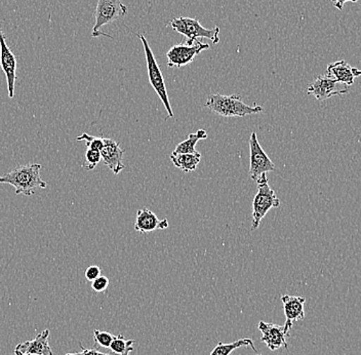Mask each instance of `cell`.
Returning <instances> with one entry per match:
<instances>
[{"label":"cell","instance_id":"cell-1","mask_svg":"<svg viewBox=\"0 0 361 355\" xmlns=\"http://www.w3.org/2000/svg\"><path fill=\"white\" fill-rule=\"evenodd\" d=\"M42 164H27L15 167L8 173L0 176V184H8L15 188L16 194L33 195L36 188H47V183L42 179Z\"/></svg>","mask_w":361,"mask_h":355},{"label":"cell","instance_id":"cell-2","mask_svg":"<svg viewBox=\"0 0 361 355\" xmlns=\"http://www.w3.org/2000/svg\"><path fill=\"white\" fill-rule=\"evenodd\" d=\"M205 107L223 117H245L247 115L258 114L264 112L262 106L247 105L238 95H211L207 98Z\"/></svg>","mask_w":361,"mask_h":355},{"label":"cell","instance_id":"cell-3","mask_svg":"<svg viewBox=\"0 0 361 355\" xmlns=\"http://www.w3.org/2000/svg\"><path fill=\"white\" fill-rule=\"evenodd\" d=\"M256 183L258 184V193L255 195L252 200V221L250 228L252 231L258 229L262 220L271 209H276L281 205V200L277 198L274 190L269 186L266 174L259 176Z\"/></svg>","mask_w":361,"mask_h":355},{"label":"cell","instance_id":"cell-4","mask_svg":"<svg viewBox=\"0 0 361 355\" xmlns=\"http://www.w3.org/2000/svg\"><path fill=\"white\" fill-rule=\"evenodd\" d=\"M137 36L141 40L142 44L144 47V52H145L149 81H150L153 89L157 92V96L159 97L162 104H164L166 112L169 113V119H173L175 115H173V108H171V102H169L168 90H166V83H164V78L162 76L159 65H158L154 54H153L148 42H147L145 36L143 34H137Z\"/></svg>","mask_w":361,"mask_h":355},{"label":"cell","instance_id":"cell-5","mask_svg":"<svg viewBox=\"0 0 361 355\" xmlns=\"http://www.w3.org/2000/svg\"><path fill=\"white\" fill-rule=\"evenodd\" d=\"M171 26L173 27V30L187 38V44H193L198 38L211 40L214 44H219L220 42L219 38L220 28L218 26L213 29H207L197 20L192 18H176L171 20Z\"/></svg>","mask_w":361,"mask_h":355},{"label":"cell","instance_id":"cell-6","mask_svg":"<svg viewBox=\"0 0 361 355\" xmlns=\"http://www.w3.org/2000/svg\"><path fill=\"white\" fill-rule=\"evenodd\" d=\"M128 11V8L124 6L121 0H98L96 13H94L96 22L92 28V37L97 38L100 36L111 37L108 34L102 32L101 29L105 25L111 24L116 20L126 17Z\"/></svg>","mask_w":361,"mask_h":355},{"label":"cell","instance_id":"cell-7","mask_svg":"<svg viewBox=\"0 0 361 355\" xmlns=\"http://www.w3.org/2000/svg\"><path fill=\"white\" fill-rule=\"evenodd\" d=\"M248 144L250 152V177L256 182L259 176L275 171L276 167L262 149L256 133H252Z\"/></svg>","mask_w":361,"mask_h":355},{"label":"cell","instance_id":"cell-8","mask_svg":"<svg viewBox=\"0 0 361 355\" xmlns=\"http://www.w3.org/2000/svg\"><path fill=\"white\" fill-rule=\"evenodd\" d=\"M211 45L203 44L200 40H196L193 44H180L173 45L166 53L169 67H184L193 62L196 56L202 52L209 49Z\"/></svg>","mask_w":361,"mask_h":355},{"label":"cell","instance_id":"cell-9","mask_svg":"<svg viewBox=\"0 0 361 355\" xmlns=\"http://www.w3.org/2000/svg\"><path fill=\"white\" fill-rule=\"evenodd\" d=\"M0 66L2 68L8 83V97H15L16 80H17V60L13 52L6 44V36L1 29L0 22Z\"/></svg>","mask_w":361,"mask_h":355},{"label":"cell","instance_id":"cell-10","mask_svg":"<svg viewBox=\"0 0 361 355\" xmlns=\"http://www.w3.org/2000/svg\"><path fill=\"white\" fill-rule=\"evenodd\" d=\"M338 81L327 76H320L315 78L307 90V94L314 97L318 101H326L334 96H343L348 94V89L338 90Z\"/></svg>","mask_w":361,"mask_h":355},{"label":"cell","instance_id":"cell-11","mask_svg":"<svg viewBox=\"0 0 361 355\" xmlns=\"http://www.w3.org/2000/svg\"><path fill=\"white\" fill-rule=\"evenodd\" d=\"M281 300L286 318V323L283 325L284 332L290 337L293 323L303 320L305 318L304 305L306 299L303 297H297V296L284 295L282 296Z\"/></svg>","mask_w":361,"mask_h":355},{"label":"cell","instance_id":"cell-12","mask_svg":"<svg viewBox=\"0 0 361 355\" xmlns=\"http://www.w3.org/2000/svg\"><path fill=\"white\" fill-rule=\"evenodd\" d=\"M258 329L262 333V342L265 343L270 350L275 351V350L279 349L281 347L288 349L286 339L288 338V336L284 332L283 325L259 322Z\"/></svg>","mask_w":361,"mask_h":355},{"label":"cell","instance_id":"cell-13","mask_svg":"<svg viewBox=\"0 0 361 355\" xmlns=\"http://www.w3.org/2000/svg\"><path fill=\"white\" fill-rule=\"evenodd\" d=\"M104 143L105 144L101 150L102 160L114 175H118L126 167L123 162L124 151L119 146V143L109 138H104Z\"/></svg>","mask_w":361,"mask_h":355},{"label":"cell","instance_id":"cell-14","mask_svg":"<svg viewBox=\"0 0 361 355\" xmlns=\"http://www.w3.org/2000/svg\"><path fill=\"white\" fill-rule=\"evenodd\" d=\"M326 76L336 79L338 83H343L347 88L353 85L356 78L361 76V70L352 67L346 61H337L327 66Z\"/></svg>","mask_w":361,"mask_h":355},{"label":"cell","instance_id":"cell-15","mask_svg":"<svg viewBox=\"0 0 361 355\" xmlns=\"http://www.w3.org/2000/svg\"><path fill=\"white\" fill-rule=\"evenodd\" d=\"M169 224L166 219L158 220L157 215L150 210L144 207L137 212L135 219V230L139 234H146L155 230H164L169 228Z\"/></svg>","mask_w":361,"mask_h":355},{"label":"cell","instance_id":"cell-16","mask_svg":"<svg viewBox=\"0 0 361 355\" xmlns=\"http://www.w3.org/2000/svg\"><path fill=\"white\" fill-rule=\"evenodd\" d=\"M49 330H44L42 333L38 334L33 340L25 341L16 346V349L22 354H32L38 355H54L53 350L49 346Z\"/></svg>","mask_w":361,"mask_h":355},{"label":"cell","instance_id":"cell-17","mask_svg":"<svg viewBox=\"0 0 361 355\" xmlns=\"http://www.w3.org/2000/svg\"><path fill=\"white\" fill-rule=\"evenodd\" d=\"M200 160H202V155L200 152L171 155L173 166L185 173L195 171L196 167L200 164Z\"/></svg>","mask_w":361,"mask_h":355},{"label":"cell","instance_id":"cell-18","mask_svg":"<svg viewBox=\"0 0 361 355\" xmlns=\"http://www.w3.org/2000/svg\"><path fill=\"white\" fill-rule=\"evenodd\" d=\"M207 138V133L204 130H200L195 133H190L188 136V139L185 141L180 142L177 145L173 155H182V153H195L196 144L200 140H204Z\"/></svg>","mask_w":361,"mask_h":355},{"label":"cell","instance_id":"cell-19","mask_svg":"<svg viewBox=\"0 0 361 355\" xmlns=\"http://www.w3.org/2000/svg\"><path fill=\"white\" fill-rule=\"evenodd\" d=\"M250 346L254 351H257V348L255 347L254 342L252 339H241V340L235 341V342L229 343V344H224V343L219 342L218 346L214 348L211 355H230L232 351L238 349L240 347H245Z\"/></svg>","mask_w":361,"mask_h":355},{"label":"cell","instance_id":"cell-20","mask_svg":"<svg viewBox=\"0 0 361 355\" xmlns=\"http://www.w3.org/2000/svg\"><path fill=\"white\" fill-rule=\"evenodd\" d=\"M134 340H126L123 335H117L113 338L110 349L117 355H130L134 351Z\"/></svg>","mask_w":361,"mask_h":355},{"label":"cell","instance_id":"cell-21","mask_svg":"<svg viewBox=\"0 0 361 355\" xmlns=\"http://www.w3.org/2000/svg\"><path fill=\"white\" fill-rule=\"evenodd\" d=\"M78 141H85L87 148L100 151V152L103 149L104 144H105L104 143V138L94 137V136H90L87 133H83L82 135L79 136Z\"/></svg>","mask_w":361,"mask_h":355},{"label":"cell","instance_id":"cell-22","mask_svg":"<svg viewBox=\"0 0 361 355\" xmlns=\"http://www.w3.org/2000/svg\"><path fill=\"white\" fill-rule=\"evenodd\" d=\"M102 156L100 151L92 150V149L87 148L85 152V162L82 164V167L87 171H92L98 166L99 162H101Z\"/></svg>","mask_w":361,"mask_h":355},{"label":"cell","instance_id":"cell-23","mask_svg":"<svg viewBox=\"0 0 361 355\" xmlns=\"http://www.w3.org/2000/svg\"><path fill=\"white\" fill-rule=\"evenodd\" d=\"M113 338L112 334L108 333V332H102L99 330H94V342L97 345L101 346L103 348H110L111 345Z\"/></svg>","mask_w":361,"mask_h":355},{"label":"cell","instance_id":"cell-24","mask_svg":"<svg viewBox=\"0 0 361 355\" xmlns=\"http://www.w3.org/2000/svg\"><path fill=\"white\" fill-rule=\"evenodd\" d=\"M108 286H109V278L103 277V275H101V277L94 279V282H92V289H94V291H97V293L105 291Z\"/></svg>","mask_w":361,"mask_h":355},{"label":"cell","instance_id":"cell-25","mask_svg":"<svg viewBox=\"0 0 361 355\" xmlns=\"http://www.w3.org/2000/svg\"><path fill=\"white\" fill-rule=\"evenodd\" d=\"M99 277H101V268L99 266H90L85 270V278L90 282H94Z\"/></svg>","mask_w":361,"mask_h":355},{"label":"cell","instance_id":"cell-26","mask_svg":"<svg viewBox=\"0 0 361 355\" xmlns=\"http://www.w3.org/2000/svg\"><path fill=\"white\" fill-rule=\"evenodd\" d=\"M80 345V348L82 351L76 352V354H67L66 355H117L115 354H104V352L99 351V350L97 349V347L92 348V349H87V348L83 347L82 345Z\"/></svg>","mask_w":361,"mask_h":355},{"label":"cell","instance_id":"cell-27","mask_svg":"<svg viewBox=\"0 0 361 355\" xmlns=\"http://www.w3.org/2000/svg\"><path fill=\"white\" fill-rule=\"evenodd\" d=\"M331 1L333 2L334 6H335L337 10L342 11L343 8H344V4H346V2L350 1L355 4L358 0H331Z\"/></svg>","mask_w":361,"mask_h":355},{"label":"cell","instance_id":"cell-28","mask_svg":"<svg viewBox=\"0 0 361 355\" xmlns=\"http://www.w3.org/2000/svg\"><path fill=\"white\" fill-rule=\"evenodd\" d=\"M15 355H38V354H22L19 350L15 349Z\"/></svg>","mask_w":361,"mask_h":355},{"label":"cell","instance_id":"cell-29","mask_svg":"<svg viewBox=\"0 0 361 355\" xmlns=\"http://www.w3.org/2000/svg\"><path fill=\"white\" fill-rule=\"evenodd\" d=\"M256 355H262V354H256Z\"/></svg>","mask_w":361,"mask_h":355}]
</instances>
